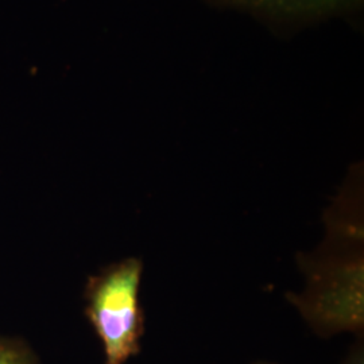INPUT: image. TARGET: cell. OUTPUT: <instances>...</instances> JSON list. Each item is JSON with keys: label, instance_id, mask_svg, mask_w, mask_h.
I'll return each instance as SVG.
<instances>
[{"label": "cell", "instance_id": "1", "mask_svg": "<svg viewBox=\"0 0 364 364\" xmlns=\"http://www.w3.org/2000/svg\"><path fill=\"white\" fill-rule=\"evenodd\" d=\"M323 246L299 257L308 278L304 294L287 299L321 338L363 333V219L362 193H340L326 215Z\"/></svg>", "mask_w": 364, "mask_h": 364}, {"label": "cell", "instance_id": "2", "mask_svg": "<svg viewBox=\"0 0 364 364\" xmlns=\"http://www.w3.org/2000/svg\"><path fill=\"white\" fill-rule=\"evenodd\" d=\"M144 262L127 258L88 278L85 316L105 351V364H126L142 350L146 316L139 301Z\"/></svg>", "mask_w": 364, "mask_h": 364}, {"label": "cell", "instance_id": "3", "mask_svg": "<svg viewBox=\"0 0 364 364\" xmlns=\"http://www.w3.org/2000/svg\"><path fill=\"white\" fill-rule=\"evenodd\" d=\"M0 364H38V360L22 340L0 336Z\"/></svg>", "mask_w": 364, "mask_h": 364}, {"label": "cell", "instance_id": "4", "mask_svg": "<svg viewBox=\"0 0 364 364\" xmlns=\"http://www.w3.org/2000/svg\"><path fill=\"white\" fill-rule=\"evenodd\" d=\"M341 364H364V338L363 333L356 335V340L352 344L348 355Z\"/></svg>", "mask_w": 364, "mask_h": 364}, {"label": "cell", "instance_id": "5", "mask_svg": "<svg viewBox=\"0 0 364 364\" xmlns=\"http://www.w3.org/2000/svg\"><path fill=\"white\" fill-rule=\"evenodd\" d=\"M266 3H277V4H326L335 0H259Z\"/></svg>", "mask_w": 364, "mask_h": 364}, {"label": "cell", "instance_id": "6", "mask_svg": "<svg viewBox=\"0 0 364 364\" xmlns=\"http://www.w3.org/2000/svg\"><path fill=\"white\" fill-rule=\"evenodd\" d=\"M252 364H277V363H272V362H262V360H259V362H255V363Z\"/></svg>", "mask_w": 364, "mask_h": 364}]
</instances>
